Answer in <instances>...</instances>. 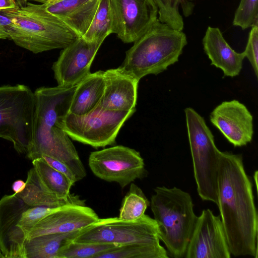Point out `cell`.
<instances>
[{
  "mask_svg": "<svg viewBox=\"0 0 258 258\" xmlns=\"http://www.w3.org/2000/svg\"><path fill=\"white\" fill-rule=\"evenodd\" d=\"M103 41L88 42L79 37L63 48L52 67L58 85L76 86L88 76L92 61Z\"/></svg>",
  "mask_w": 258,
  "mask_h": 258,
  "instance_id": "obj_13",
  "label": "cell"
},
{
  "mask_svg": "<svg viewBox=\"0 0 258 258\" xmlns=\"http://www.w3.org/2000/svg\"><path fill=\"white\" fill-rule=\"evenodd\" d=\"M225 232L220 215L209 209L198 216L188 242L185 258H230Z\"/></svg>",
  "mask_w": 258,
  "mask_h": 258,
  "instance_id": "obj_12",
  "label": "cell"
},
{
  "mask_svg": "<svg viewBox=\"0 0 258 258\" xmlns=\"http://www.w3.org/2000/svg\"><path fill=\"white\" fill-rule=\"evenodd\" d=\"M25 182L23 190L14 194L29 207L56 208L70 204L85 205L78 196L72 194L61 198L51 193L42 183L34 167L28 172Z\"/></svg>",
  "mask_w": 258,
  "mask_h": 258,
  "instance_id": "obj_20",
  "label": "cell"
},
{
  "mask_svg": "<svg viewBox=\"0 0 258 258\" xmlns=\"http://www.w3.org/2000/svg\"><path fill=\"white\" fill-rule=\"evenodd\" d=\"M150 206L167 254L173 258L184 257L198 217L192 198L176 187L157 186Z\"/></svg>",
  "mask_w": 258,
  "mask_h": 258,
  "instance_id": "obj_4",
  "label": "cell"
},
{
  "mask_svg": "<svg viewBox=\"0 0 258 258\" xmlns=\"http://www.w3.org/2000/svg\"><path fill=\"white\" fill-rule=\"evenodd\" d=\"M29 207L14 194L0 200V250L5 258H25L26 235L18 223Z\"/></svg>",
  "mask_w": 258,
  "mask_h": 258,
  "instance_id": "obj_15",
  "label": "cell"
},
{
  "mask_svg": "<svg viewBox=\"0 0 258 258\" xmlns=\"http://www.w3.org/2000/svg\"><path fill=\"white\" fill-rule=\"evenodd\" d=\"M197 191L204 201L217 203V178L220 151L204 118L194 109H185Z\"/></svg>",
  "mask_w": 258,
  "mask_h": 258,
  "instance_id": "obj_6",
  "label": "cell"
},
{
  "mask_svg": "<svg viewBox=\"0 0 258 258\" xmlns=\"http://www.w3.org/2000/svg\"><path fill=\"white\" fill-rule=\"evenodd\" d=\"M19 8H23L27 5L28 0H14Z\"/></svg>",
  "mask_w": 258,
  "mask_h": 258,
  "instance_id": "obj_35",
  "label": "cell"
},
{
  "mask_svg": "<svg viewBox=\"0 0 258 258\" xmlns=\"http://www.w3.org/2000/svg\"><path fill=\"white\" fill-rule=\"evenodd\" d=\"M8 37V33L0 26V39H6Z\"/></svg>",
  "mask_w": 258,
  "mask_h": 258,
  "instance_id": "obj_36",
  "label": "cell"
},
{
  "mask_svg": "<svg viewBox=\"0 0 258 258\" xmlns=\"http://www.w3.org/2000/svg\"><path fill=\"white\" fill-rule=\"evenodd\" d=\"M150 204L142 190L135 183H131L128 191L122 200L119 218L128 221L138 220L145 214Z\"/></svg>",
  "mask_w": 258,
  "mask_h": 258,
  "instance_id": "obj_26",
  "label": "cell"
},
{
  "mask_svg": "<svg viewBox=\"0 0 258 258\" xmlns=\"http://www.w3.org/2000/svg\"><path fill=\"white\" fill-rule=\"evenodd\" d=\"M118 245L109 243L84 242L72 240L59 250L57 258H95L100 253Z\"/></svg>",
  "mask_w": 258,
  "mask_h": 258,
  "instance_id": "obj_27",
  "label": "cell"
},
{
  "mask_svg": "<svg viewBox=\"0 0 258 258\" xmlns=\"http://www.w3.org/2000/svg\"><path fill=\"white\" fill-rule=\"evenodd\" d=\"M26 185V182L22 180H17L12 184V189L16 194L23 190Z\"/></svg>",
  "mask_w": 258,
  "mask_h": 258,
  "instance_id": "obj_34",
  "label": "cell"
},
{
  "mask_svg": "<svg viewBox=\"0 0 258 258\" xmlns=\"http://www.w3.org/2000/svg\"><path fill=\"white\" fill-rule=\"evenodd\" d=\"M104 86V71L90 73L76 86L69 113L82 116L92 111L100 103Z\"/></svg>",
  "mask_w": 258,
  "mask_h": 258,
  "instance_id": "obj_21",
  "label": "cell"
},
{
  "mask_svg": "<svg viewBox=\"0 0 258 258\" xmlns=\"http://www.w3.org/2000/svg\"><path fill=\"white\" fill-rule=\"evenodd\" d=\"M32 164L45 187L56 196L66 198L71 196L74 183L64 174L54 169L42 158L32 160Z\"/></svg>",
  "mask_w": 258,
  "mask_h": 258,
  "instance_id": "obj_23",
  "label": "cell"
},
{
  "mask_svg": "<svg viewBox=\"0 0 258 258\" xmlns=\"http://www.w3.org/2000/svg\"><path fill=\"white\" fill-rule=\"evenodd\" d=\"M247 43L243 51L254 70L256 77H258V23L251 27Z\"/></svg>",
  "mask_w": 258,
  "mask_h": 258,
  "instance_id": "obj_31",
  "label": "cell"
},
{
  "mask_svg": "<svg viewBox=\"0 0 258 258\" xmlns=\"http://www.w3.org/2000/svg\"><path fill=\"white\" fill-rule=\"evenodd\" d=\"M18 7L14 0H0V11Z\"/></svg>",
  "mask_w": 258,
  "mask_h": 258,
  "instance_id": "obj_33",
  "label": "cell"
},
{
  "mask_svg": "<svg viewBox=\"0 0 258 258\" xmlns=\"http://www.w3.org/2000/svg\"><path fill=\"white\" fill-rule=\"evenodd\" d=\"M158 9V20L171 28L182 31L183 18L179 11L181 0H154Z\"/></svg>",
  "mask_w": 258,
  "mask_h": 258,
  "instance_id": "obj_28",
  "label": "cell"
},
{
  "mask_svg": "<svg viewBox=\"0 0 258 258\" xmlns=\"http://www.w3.org/2000/svg\"><path fill=\"white\" fill-rule=\"evenodd\" d=\"M28 1H36L37 2L41 3H44L46 2V0H28Z\"/></svg>",
  "mask_w": 258,
  "mask_h": 258,
  "instance_id": "obj_37",
  "label": "cell"
},
{
  "mask_svg": "<svg viewBox=\"0 0 258 258\" xmlns=\"http://www.w3.org/2000/svg\"><path fill=\"white\" fill-rule=\"evenodd\" d=\"M79 231L66 234H47L26 239L25 258H57L59 249L73 240Z\"/></svg>",
  "mask_w": 258,
  "mask_h": 258,
  "instance_id": "obj_22",
  "label": "cell"
},
{
  "mask_svg": "<svg viewBox=\"0 0 258 258\" xmlns=\"http://www.w3.org/2000/svg\"><path fill=\"white\" fill-rule=\"evenodd\" d=\"M73 240L117 245L132 243L160 244V241L156 221L145 214L134 221L119 217L99 218L80 230Z\"/></svg>",
  "mask_w": 258,
  "mask_h": 258,
  "instance_id": "obj_8",
  "label": "cell"
},
{
  "mask_svg": "<svg viewBox=\"0 0 258 258\" xmlns=\"http://www.w3.org/2000/svg\"><path fill=\"white\" fill-rule=\"evenodd\" d=\"M166 249L160 244L132 243L117 245L95 258H168Z\"/></svg>",
  "mask_w": 258,
  "mask_h": 258,
  "instance_id": "obj_24",
  "label": "cell"
},
{
  "mask_svg": "<svg viewBox=\"0 0 258 258\" xmlns=\"http://www.w3.org/2000/svg\"><path fill=\"white\" fill-rule=\"evenodd\" d=\"M111 33L112 18L109 0H99L92 22L82 37L88 42L104 40Z\"/></svg>",
  "mask_w": 258,
  "mask_h": 258,
  "instance_id": "obj_25",
  "label": "cell"
},
{
  "mask_svg": "<svg viewBox=\"0 0 258 258\" xmlns=\"http://www.w3.org/2000/svg\"><path fill=\"white\" fill-rule=\"evenodd\" d=\"M56 208L30 207L22 214L18 226L27 236L40 220L54 211Z\"/></svg>",
  "mask_w": 258,
  "mask_h": 258,
  "instance_id": "obj_30",
  "label": "cell"
},
{
  "mask_svg": "<svg viewBox=\"0 0 258 258\" xmlns=\"http://www.w3.org/2000/svg\"><path fill=\"white\" fill-rule=\"evenodd\" d=\"M12 24L7 30L8 38L34 53L64 48L79 36L42 4L28 2L23 8L1 10Z\"/></svg>",
  "mask_w": 258,
  "mask_h": 258,
  "instance_id": "obj_3",
  "label": "cell"
},
{
  "mask_svg": "<svg viewBox=\"0 0 258 258\" xmlns=\"http://www.w3.org/2000/svg\"><path fill=\"white\" fill-rule=\"evenodd\" d=\"M98 219L95 212L85 205H64L56 208L40 220L27 235L26 239L47 234L74 232Z\"/></svg>",
  "mask_w": 258,
  "mask_h": 258,
  "instance_id": "obj_16",
  "label": "cell"
},
{
  "mask_svg": "<svg viewBox=\"0 0 258 258\" xmlns=\"http://www.w3.org/2000/svg\"><path fill=\"white\" fill-rule=\"evenodd\" d=\"M0 258H5L4 255L2 254L1 250H0Z\"/></svg>",
  "mask_w": 258,
  "mask_h": 258,
  "instance_id": "obj_38",
  "label": "cell"
},
{
  "mask_svg": "<svg viewBox=\"0 0 258 258\" xmlns=\"http://www.w3.org/2000/svg\"><path fill=\"white\" fill-rule=\"evenodd\" d=\"M242 157L220 151L217 205L231 255L257 257V213Z\"/></svg>",
  "mask_w": 258,
  "mask_h": 258,
  "instance_id": "obj_1",
  "label": "cell"
},
{
  "mask_svg": "<svg viewBox=\"0 0 258 258\" xmlns=\"http://www.w3.org/2000/svg\"><path fill=\"white\" fill-rule=\"evenodd\" d=\"M104 90L99 105L103 109L116 111L135 109L137 79L121 67L104 71Z\"/></svg>",
  "mask_w": 258,
  "mask_h": 258,
  "instance_id": "obj_17",
  "label": "cell"
},
{
  "mask_svg": "<svg viewBox=\"0 0 258 258\" xmlns=\"http://www.w3.org/2000/svg\"><path fill=\"white\" fill-rule=\"evenodd\" d=\"M258 23V0H241L235 11L233 25L243 30Z\"/></svg>",
  "mask_w": 258,
  "mask_h": 258,
  "instance_id": "obj_29",
  "label": "cell"
},
{
  "mask_svg": "<svg viewBox=\"0 0 258 258\" xmlns=\"http://www.w3.org/2000/svg\"><path fill=\"white\" fill-rule=\"evenodd\" d=\"M42 157L51 167L64 174L74 184L78 181L72 171L63 163L46 155H42Z\"/></svg>",
  "mask_w": 258,
  "mask_h": 258,
  "instance_id": "obj_32",
  "label": "cell"
},
{
  "mask_svg": "<svg viewBox=\"0 0 258 258\" xmlns=\"http://www.w3.org/2000/svg\"><path fill=\"white\" fill-rule=\"evenodd\" d=\"M112 33L124 43L135 42L158 19L154 0H109Z\"/></svg>",
  "mask_w": 258,
  "mask_h": 258,
  "instance_id": "obj_11",
  "label": "cell"
},
{
  "mask_svg": "<svg viewBox=\"0 0 258 258\" xmlns=\"http://www.w3.org/2000/svg\"><path fill=\"white\" fill-rule=\"evenodd\" d=\"M99 0H57L42 4L45 9L56 16L82 37L90 27Z\"/></svg>",
  "mask_w": 258,
  "mask_h": 258,
  "instance_id": "obj_18",
  "label": "cell"
},
{
  "mask_svg": "<svg viewBox=\"0 0 258 258\" xmlns=\"http://www.w3.org/2000/svg\"><path fill=\"white\" fill-rule=\"evenodd\" d=\"M187 43L182 31L158 19L126 52L120 67L139 81L149 74L157 75L178 60Z\"/></svg>",
  "mask_w": 258,
  "mask_h": 258,
  "instance_id": "obj_5",
  "label": "cell"
},
{
  "mask_svg": "<svg viewBox=\"0 0 258 258\" xmlns=\"http://www.w3.org/2000/svg\"><path fill=\"white\" fill-rule=\"evenodd\" d=\"M76 86L41 87L34 91L33 133L26 155L31 160L44 155L62 162L78 181L86 176V171L63 127Z\"/></svg>",
  "mask_w": 258,
  "mask_h": 258,
  "instance_id": "obj_2",
  "label": "cell"
},
{
  "mask_svg": "<svg viewBox=\"0 0 258 258\" xmlns=\"http://www.w3.org/2000/svg\"><path fill=\"white\" fill-rule=\"evenodd\" d=\"M211 64L221 69L225 76L239 75L242 68L244 52L238 53L226 42L219 28L209 26L202 41Z\"/></svg>",
  "mask_w": 258,
  "mask_h": 258,
  "instance_id": "obj_19",
  "label": "cell"
},
{
  "mask_svg": "<svg viewBox=\"0 0 258 258\" xmlns=\"http://www.w3.org/2000/svg\"><path fill=\"white\" fill-rule=\"evenodd\" d=\"M57 1V0H46V2H51V1ZM45 2V3H46Z\"/></svg>",
  "mask_w": 258,
  "mask_h": 258,
  "instance_id": "obj_39",
  "label": "cell"
},
{
  "mask_svg": "<svg viewBox=\"0 0 258 258\" xmlns=\"http://www.w3.org/2000/svg\"><path fill=\"white\" fill-rule=\"evenodd\" d=\"M35 97L23 84L0 86V138L11 142L20 154L27 153L31 140Z\"/></svg>",
  "mask_w": 258,
  "mask_h": 258,
  "instance_id": "obj_7",
  "label": "cell"
},
{
  "mask_svg": "<svg viewBox=\"0 0 258 258\" xmlns=\"http://www.w3.org/2000/svg\"><path fill=\"white\" fill-rule=\"evenodd\" d=\"M210 121L235 147L250 142L253 118L247 107L236 100L224 101L212 111Z\"/></svg>",
  "mask_w": 258,
  "mask_h": 258,
  "instance_id": "obj_14",
  "label": "cell"
},
{
  "mask_svg": "<svg viewBox=\"0 0 258 258\" xmlns=\"http://www.w3.org/2000/svg\"><path fill=\"white\" fill-rule=\"evenodd\" d=\"M136 108L122 111L108 110L98 105L89 113L78 116L68 113L63 130L73 140L94 148L112 145L124 122Z\"/></svg>",
  "mask_w": 258,
  "mask_h": 258,
  "instance_id": "obj_9",
  "label": "cell"
},
{
  "mask_svg": "<svg viewBox=\"0 0 258 258\" xmlns=\"http://www.w3.org/2000/svg\"><path fill=\"white\" fill-rule=\"evenodd\" d=\"M88 164L96 176L108 182H116L122 188L147 174L140 153L122 145L91 152Z\"/></svg>",
  "mask_w": 258,
  "mask_h": 258,
  "instance_id": "obj_10",
  "label": "cell"
}]
</instances>
